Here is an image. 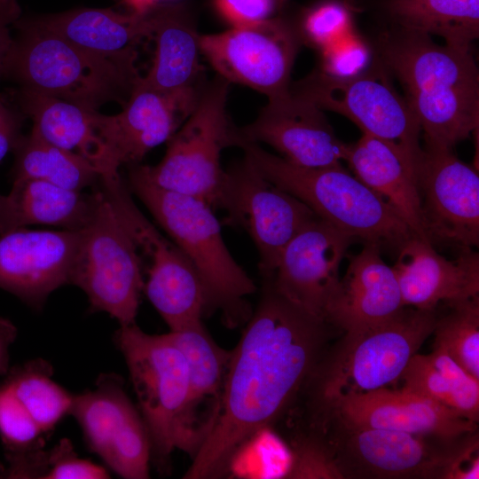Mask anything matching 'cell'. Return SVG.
I'll list each match as a JSON object with an SVG mask.
<instances>
[{
    "mask_svg": "<svg viewBox=\"0 0 479 479\" xmlns=\"http://www.w3.org/2000/svg\"><path fill=\"white\" fill-rule=\"evenodd\" d=\"M435 310L404 307L389 319L345 334L329 356L325 353L302 389L310 407L349 393H365L399 380L412 357L434 331Z\"/></svg>",
    "mask_w": 479,
    "mask_h": 479,
    "instance_id": "obj_6",
    "label": "cell"
},
{
    "mask_svg": "<svg viewBox=\"0 0 479 479\" xmlns=\"http://www.w3.org/2000/svg\"><path fill=\"white\" fill-rule=\"evenodd\" d=\"M386 9L400 28L449 44L470 47L479 35V0H387Z\"/></svg>",
    "mask_w": 479,
    "mask_h": 479,
    "instance_id": "obj_31",
    "label": "cell"
},
{
    "mask_svg": "<svg viewBox=\"0 0 479 479\" xmlns=\"http://www.w3.org/2000/svg\"><path fill=\"white\" fill-rule=\"evenodd\" d=\"M400 379L404 389L478 421L479 380L443 349L434 347L428 355L415 354Z\"/></svg>",
    "mask_w": 479,
    "mask_h": 479,
    "instance_id": "obj_30",
    "label": "cell"
},
{
    "mask_svg": "<svg viewBox=\"0 0 479 479\" xmlns=\"http://www.w3.org/2000/svg\"><path fill=\"white\" fill-rule=\"evenodd\" d=\"M184 354L190 390L177 449L192 458L209 434L218 413L231 350L220 347L202 322L168 333Z\"/></svg>",
    "mask_w": 479,
    "mask_h": 479,
    "instance_id": "obj_24",
    "label": "cell"
},
{
    "mask_svg": "<svg viewBox=\"0 0 479 479\" xmlns=\"http://www.w3.org/2000/svg\"><path fill=\"white\" fill-rule=\"evenodd\" d=\"M80 233L19 228L0 234V287L37 310L71 277Z\"/></svg>",
    "mask_w": 479,
    "mask_h": 479,
    "instance_id": "obj_18",
    "label": "cell"
},
{
    "mask_svg": "<svg viewBox=\"0 0 479 479\" xmlns=\"http://www.w3.org/2000/svg\"><path fill=\"white\" fill-rule=\"evenodd\" d=\"M231 350L216 421L192 458L187 479L227 475L235 452L271 428L302 392L325 353L329 324L263 279L258 304Z\"/></svg>",
    "mask_w": 479,
    "mask_h": 479,
    "instance_id": "obj_1",
    "label": "cell"
},
{
    "mask_svg": "<svg viewBox=\"0 0 479 479\" xmlns=\"http://www.w3.org/2000/svg\"><path fill=\"white\" fill-rule=\"evenodd\" d=\"M21 113L11 108L0 98V162L13 151L23 136L21 134Z\"/></svg>",
    "mask_w": 479,
    "mask_h": 479,
    "instance_id": "obj_41",
    "label": "cell"
},
{
    "mask_svg": "<svg viewBox=\"0 0 479 479\" xmlns=\"http://www.w3.org/2000/svg\"><path fill=\"white\" fill-rule=\"evenodd\" d=\"M12 96L43 138L85 158L98 169L100 178L120 176V167L103 132L102 114L97 110L24 88Z\"/></svg>",
    "mask_w": 479,
    "mask_h": 479,
    "instance_id": "obj_25",
    "label": "cell"
},
{
    "mask_svg": "<svg viewBox=\"0 0 479 479\" xmlns=\"http://www.w3.org/2000/svg\"><path fill=\"white\" fill-rule=\"evenodd\" d=\"M201 92H161L140 78L121 113L103 114L104 134L116 164H139L150 150L168 142L194 110Z\"/></svg>",
    "mask_w": 479,
    "mask_h": 479,
    "instance_id": "obj_21",
    "label": "cell"
},
{
    "mask_svg": "<svg viewBox=\"0 0 479 479\" xmlns=\"http://www.w3.org/2000/svg\"><path fill=\"white\" fill-rule=\"evenodd\" d=\"M12 152V180L38 179L75 192L93 189L99 183L100 174L89 161L48 142L33 129Z\"/></svg>",
    "mask_w": 479,
    "mask_h": 479,
    "instance_id": "obj_32",
    "label": "cell"
},
{
    "mask_svg": "<svg viewBox=\"0 0 479 479\" xmlns=\"http://www.w3.org/2000/svg\"><path fill=\"white\" fill-rule=\"evenodd\" d=\"M324 73L350 78L363 73L370 59L367 47L350 32L323 49Z\"/></svg>",
    "mask_w": 479,
    "mask_h": 479,
    "instance_id": "obj_38",
    "label": "cell"
},
{
    "mask_svg": "<svg viewBox=\"0 0 479 479\" xmlns=\"http://www.w3.org/2000/svg\"><path fill=\"white\" fill-rule=\"evenodd\" d=\"M18 331L13 323L0 317V375L9 372V348L14 342Z\"/></svg>",
    "mask_w": 479,
    "mask_h": 479,
    "instance_id": "obj_43",
    "label": "cell"
},
{
    "mask_svg": "<svg viewBox=\"0 0 479 479\" xmlns=\"http://www.w3.org/2000/svg\"><path fill=\"white\" fill-rule=\"evenodd\" d=\"M151 12L155 52L141 82L166 93L201 92L200 35L187 12L177 4H159Z\"/></svg>",
    "mask_w": 479,
    "mask_h": 479,
    "instance_id": "obj_26",
    "label": "cell"
},
{
    "mask_svg": "<svg viewBox=\"0 0 479 479\" xmlns=\"http://www.w3.org/2000/svg\"><path fill=\"white\" fill-rule=\"evenodd\" d=\"M122 351L151 444V458L166 469L180 437L190 390L189 369L168 334H149L136 323L120 326Z\"/></svg>",
    "mask_w": 479,
    "mask_h": 479,
    "instance_id": "obj_9",
    "label": "cell"
},
{
    "mask_svg": "<svg viewBox=\"0 0 479 479\" xmlns=\"http://www.w3.org/2000/svg\"><path fill=\"white\" fill-rule=\"evenodd\" d=\"M128 168L130 193L142 201L196 270L207 312L220 311L224 324L232 327L247 321L253 310L247 297L257 288L228 250L214 209L198 198L156 185L140 163Z\"/></svg>",
    "mask_w": 479,
    "mask_h": 479,
    "instance_id": "obj_3",
    "label": "cell"
},
{
    "mask_svg": "<svg viewBox=\"0 0 479 479\" xmlns=\"http://www.w3.org/2000/svg\"><path fill=\"white\" fill-rule=\"evenodd\" d=\"M353 240L317 217L285 247L273 275L262 279H270L286 297L325 320L341 263Z\"/></svg>",
    "mask_w": 479,
    "mask_h": 479,
    "instance_id": "obj_20",
    "label": "cell"
},
{
    "mask_svg": "<svg viewBox=\"0 0 479 479\" xmlns=\"http://www.w3.org/2000/svg\"><path fill=\"white\" fill-rule=\"evenodd\" d=\"M293 455L286 449L271 428L260 429L244 442L230 460L227 475L239 478L287 477Z\"/></svg>",
    "mask_w": 479,
    "mask_h": 479,
    "instance_id": "obj_35",
    "label": "cell"
},
{
    "mask_svg": "<svg viewBox=\"0 0 479 479\" xmlns=\"http://www.w3.org/2000/svg\"><path fill=\"white\" fill-rule=\"evenodd\" d=\"M30 20L82 49L106 57L135 50L137 43L151 38L153 33L151 11L122 14L111 9L79 8Z\"/></svg>",
    "mask_w": 479,
    "mask_h": 479,
    "instance_id": "obj_29",
    "label": "cell"
},
{
    "mask_svg": "<svg viewBox=\"0 0 479 479\" xmlns=\"http://www.w3.org/2000/svg\"><path fill=\"white\" fill-rule=\"evenodd\" d=\"M381 49L406 91L426 146L452 149L477 130L479 74L470 47L441 45L400 28L381 40Z\"/></svg>",
    "mask_w": 479,
    "mask_h": 479,
    "instance_id": "obj_2",
    "label": "cell"
},
{
    "mask_svg": "<svg viewBox=\"0 0 479 479\" xmlns=\"http://www.w3.org/2000/svg\"><path fill=\"white\" fill-rule=\"evenodd\" d=\"M427 240L472 249L479 243V176L452 149L425 146L415 164Z\"/></svg>",
    "mask_w": 479,
    "mask_h": 479,
    "instance_id": "obj_16",
    "label": "cell"
},
{
    "mask_svg": "<svg viewBox=\"0 0 479 479\" xmlns=\"http://www.w3.org/2000/svg\"><path fill=\"white\" fill-rule=\"evenodd\" d=\"M98 185L132 238L141 260L145 259L147 279L143 291L169 330L202 322L207 313L205 292L188 258L145 218L121 177L100 179Z\"/></svg>",
    "mask_w": 479,
    "mask_h": 479,
    "instance_id": "obj_10",
    "label": "cell"
},
{
    "mask_svg": "<svg viewBox=\"0 0 479 479\" xmlns=\"http://www.w3.org/2000/svg\"><path fill=\"white\" fill-rule=\"evenodd\" d=\"M21 8L18 0H0V77L13 45L10 28L20 19Z\"/></svg>",
    "mask_w": 479,
    "mask_h": 479,
    "instance_id": "obj_42",
    "label": "cell"
},
{
    "mask_svg": "<svg viewBox=\"0 0 479 479\" xmlns=\"http://www.w3.org/2000/svg\"><path fill=\"white\" fill-rule=\"evenodd\" d=\"M92 212L82 229L71 284L87 295L90 310L120 326L135 323L144 290L137 248L109 199L98 185Z\"/></svg>",
    "mask_w": 479,
    "mask_h": 479,
    "instance_id": "obj_8",
    "label": "cell"
},
{
    "mask_svg": "<svg viewBox=\"0 0 479 479\" xmlns=\"http://www.w3.org/2000/svg\"><path fill=\"white\" fill-rule=\"evenodd\" d=\"M397 251L392 267L404 306L436 310L442 303L479 296V255L473 249L447 259L429 241L413 236Z\"/></svg>",
    "mask_w": 479,
    "mask_h": 479,
    "instance_id": "obj_22",
    "label": "cell"
},
{
    "mask_svg": "<svg viewBox=\"0 0 479 479\" xmlns=\"http://www.w3.org/2000/svg\"><path fill=\"white\" fill-rule=\"evenodd\" d=\"M446 306L449 311L436 317L434 347L479 380V296Z\"/></svg>",
    "mask_w": 479,
    "mask_h": 479,
    "instance_id": "obj_34",
    "label": "cell"
},
{
    "mask_svg": "<svg viewBox=\"0 0 479 479\" xmlns=\"http://www.w3.org/2000/svg\"><path fill=\"white\" fill-rule=\"evenodd\" d=\"M310 409L316 430L334 422L347 428H381L456 438L475 433L476 428L475 422L404 388L339 395Z\"/></svg>",
    "mask_w": 479,
    "mask_h": 479,
    "instance_id": "obj_17",
    "label": "cell"
},
{
    "mask_svg": "<svg viewBox=\"0 0 479 479\" xmlns=\"http://www.w3.org/2000/svg\"><path fill=\"white\" fill-rule=\"evenodd\" d=\"M43 431L36 424L9 385H0V436L6 455L43 448Z\"/></svg>",
    "mask_w": 479,
    "mask_h": 479,
    "instance_id": "obj_36",
    "label": "cell"
},
{
    "mask_svg": "<svg viewBox=\"0 0 479 479\" xmlns=\"http://www.w3.org/2000/svg\"><path fill=\"white\" fill-rule=\"evenodd\" d=\"M345 161L355 176L393 209L414 236L428 240L415 165L410 160L389 144L363 134L355 144L349 145Z\"/></svg>",
    "mask_w": 479,
    "mask_h": 479,
    "instance_id": "obj_27",
    "label": "cell"
},
{
    "mask_svg": "<svg viewBox=\"0 0 479 479\" xmlns=\"http://www.w3.org/2000/svg\"><path fill=\"white\" fill-rule=\"evenodd\" d=\"M33 478L106 479L107 471L99 465L79 458L69 439H62L51 451L42 450L35 457Z\"/></svg>",
    "mask_w": 479,
    "mask_h": 479,
    "instance_id": "obj_37",
    "label": "cell"
},
{
    "mask_svg": "<svg viewBox=\"0 0 479 479\" xmlns=\"http://www.w3.org/2000/svg\"><path fill=\"white\" fill-rule=\"evenodd\" d=\"M240 131L245 145H269L288 162L304 168L341 165L349 146L337 137L320 107L291 90L269 101Z\"/></svg>",
    "mask_w": 479,
    "mask_h": 479,
    "instance_id": "obj_19",
    "label": "cell"
},
{
    "mask_svg": "<svg viewBox=\"0 0 479 479\" xmlns=\"http://www.w3.org/2000/svg\"><path fill=\"white\" fill-rule=\"evenodd\" d=\"M200 47L228 82L248 86L269 101L290 93L299 37L285 21L270 18L222 33L200 35Z\"/></svg>",
    "mask_w": 479,
    "mask_h": 479,
    "instance_id": "obj_14",
    "label": "cell"
},
{
    "mask_svg": "<svg viewBox=\"0 0 479 479\" xmlns=\"http://www.w3.org/2000/svg\"><path fill=\"white\" fill-rule=\"evenodd\" d=\"M52 373L48 362L36 359L9 370L4 381L44 434L69 413L74 399Z\"/></svg>",
    "mask_w": 479,
    "mask_h": 479,
    "instance_id": "obj_33",
    "label": "cell"
},
{
    "mask_svg": "<svg viewBox=\"0 0 479 479\" xmlns=\"http://www.w3.org/2000/svg\"><path fill=\"white\" fill-rule=\"evenodd\" d=\"M229 83L217 75L205 85L194 110L167 142L162 160L143 165L156 185L198 198L214 210L220 207L226 179L222 151L245 145L226 111Z\"/></svg>",
    "mask_w": 479,
    "mask_h": 479,
    "instance_id": "obj_7",
    "label": "cell"
},
{
    "mask_svg": "<svg viewBox=\"0 0 479 479\" xmlns=\"http://www.w3.org/2000/svg\"><path fill=\"white\" fill-rule=\"evenodd\" d=\"M95 201V188L88 193L38 179L12 180L11 191L0 194V234L28 225L79 231L88 221Z\"/></svg>",
    "mask_w": 479,
    "mask_h": 479,
    "instance_id": "obj_28",
    "label": "cell"
},
{
    "mask_svg": "<svg viewBox=\"0 0 479 479\" xmlns=\"http://www.w3.org/2000/svg\"><path fill=\"white\" fill-rule=\"evenodd\" d=\"M161 0H122L133 13L145 14L159 5Z\"/></svg>",
    "mask_w": 479,
    "mask_h": 479,
    "instance_id": "obj_44",
    "label": "cell"
},
{
    "mask_svg": "<svg viewBox=\"0 0 479 479\" xmlns=\"http://www.w3.org/2000/svg\"><path fill=\"white\" fill-rule=\"evenodd\" d=\"M220 209L224 223L246 232L259 255L262 279L271 278L288 242L318 216L302 201L264 178L244 157L226 170Z\"/></svg>",
    "mask_w": 479,
    "mask_h": 479,
    "instance_id": "obj_13",
    "label": "cell"
},
{
    "mask_svg": "<svg viewBox=\"0 0 479 479\" xmlns=\"http://www.w3.org/2000/svg\"><path fill=\"white\" fill-rule=\"evenodd\" d=\"M19 31L3 75L20 88L53 96L97 110L109 100L127 101L141 76L135 66L137 52L106 57L20 19Z\"/></svg>",
    "mask_w": 479,
    "mask_h": 479,
    "instance_id": "obj_4",
    "label": "cell"
},
{
    "mask_svg": "<svg viewBox=\"0 0 479 479\" xmlns=\"http://www.w3.org/2000/svg\"><path fill=\"white\" fill-rule=\"evenodd\" d=\"M328 449L341 478H450L468 442L431 443L434 436L336 427ZM467 436V435H466ZM439 437V436H438Z\"/></svg>",
    "mask_w": 479,
    "mask_h": 479,
    "instance_id": "obj_11",
    "label": "cell"
},
{
    "mask_svg": "<svg viewBox=\"0 0 479 479\" xmlns=\"http://www.w3.org/2000/svg\"><path fill=\"white\" fill-rule=\"evenodd\" d=\"M221 14L232 27L243 26L270 19L276 0H216Z\"/></svg>",
    "mask_w": 479,
    "mask_h": 479,
    "instance_id": "obj_40",
    "label": "cell"
},
{
    "mask_svg": "<svg viewBox=\"0 0 479 479\" xmlns=\"http://www.w3.org/2000/svg\"><path fill=\"white\" fill-rule=\"evenodd\" d=\"M69 413L79 423L90 450L114 472L127 479L149 478L147 429L118 375L102 374L94 389L74 396Z\"/></svg>",
    "mask_w": 479,
    "mask_h": 479,
    "instance_id": "obj_15",
    "label": "cell"
},
{
    "mask_svg": "<svg viewBox=\"0 0 479 479\" xmlns=\"http://www.w3.org/2000/svg\"><path fill=\"white\" fill-rule=\"evenodd\" d=\"M244 157L267 180L309 207L321 220L365 244L398 248L413 233L406 224L342 165L304 168L246 144ZM416 237V236H415Z\"/></svg>",
    "mask_w": 479,
    "mask_h": 479,
    "instance_id": "obj_5",
    "label": "cell"
},
{
    "mask_svg": "<svg viewBox=\"0 0 479 479\" xmlns=\"http://www.w3.org/2000/svg\"><path fill=\"white\" fill-rule=\"evenodd\" d=\"M290 90L321 109L344 115L363 134L389 144L416 164L422 151L419 121L407 99L399 96L381 72L362 73L350 78L318 72Z\"/></svg>",
    "mask_w": 479,
    "mask_h": 479,
    "instance_id": "obj_12",
    "label": "cell"
},
{
    "mask_svg": "<svg viewBox=\"0 0 479 479\" xmlns=\"http://www.w3.org/2000/svg\"><path fill=\"white\" fill-rule=\"evenodd\" d=\"M404 307L393 267L383 261L378 246L367 243L351 256L327 303L325 320L351 334L389 319Z\"/></svg>",
    "mask_w": 479,
    "mask_h": 479,
    "instance_id": "obj_23",
    "label": "cell"
},
{
    "mask_svg": "<svg viewBox=\"0 0 479 479\" xmlns=\"http://www.w3.org/2000/svg\"><path fill=\"white\" fill-rule=\"evenodd\" d=\"M348 11L336 3L324 4L306 18L304 28L309 38L323 49L350 32Z\"/></svg>",
    "mask_w": 479,
    "mask_h": 479,
    "instance_id": "obj_39",
    "label": "cell"
}]
</instances>
